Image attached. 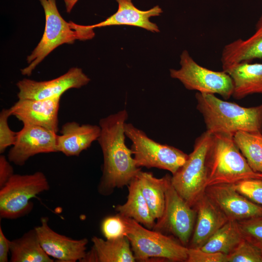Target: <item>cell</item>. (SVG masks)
<instances>
[{"label": "cell", "mask_w": 262, "mask_h": 262, "mask_svg": "<svg viewBox=\"0 0 262 262\" xmlns=\"http://www.w3.org/2000/svg\"><path fill=\"white\" fill-rule=\"evenodd\" d=\"M61 97L18 99L10 108L11 115L21 121L23 125L40 126L57 133Z\"/></svg>", "instance_id": "9a60e30c"}, {"label": "cell", "mask_w": 262, "mask_h": 262, "mask_svg": "<svg viewBox=\"0 0 262 262\" xmlns=\"http://www.w3.org/2000/svg\"><path fill=\"white\" fill-rule=\"evenodd\" d=\"M11 262H53L43 249L35 228L10 241Z\"/></svg>", "instance_id": "cb8c5ba5"}, {"label": "cell", "mask_w": 262, "mask_h": 262, "mask_svg": "<svg viewBox=\"0 0 262 262\" xmlns=\"http://www.w3.org/2000/svg\"><path fill=\"white\" fill-rule=\"evenodd\" d=\"M223 71L232 79L234 88L232 96L241 99L254 94H262V63H241Z\"/></svg>", "instance_id": "44dd1931"}, {"label": "cell", "mask_w": 262, "mask_h": 262, "mask_svg": "<svg viewBox=\"0 0 262 262\" xmlns=\"http://www.w3.org/2000/svg\"><path fill=\"white\" fill-rule=\"evenodd\" d=\"M233 136L228 133H213L206 157V187L234 184L248 179H262V174L250 167Z\"/></svg>", "instance_id": "3957f363"}, {"label": "cell", "mask_w": 262, "mask_h": 262, "mask_svg": "<svg viewBox=\"0 0 262 262\" xmlns=\"http://www.w3.org/2000/svg\"><path fill=\"white\" fill-rule=\"evenodd\" d=\"M125 133L132 142L131 150L138 167L157 168L175 174L188 155L180 149L156 142L131 123L126 122Z\"/></svg>", "instance_id": "ba28073f"}, {"label": "cell", "mask_w": 262, "mask_h": 262, "mask_svg": "<svg viewBox=\"0 0 262 262\" xmlns=\"http://www.w3.org/2000/svg\"><path fill=\"white\" fill-rule=\"evenodd\" d=\"M243 240L238 221L229 220L200 248L205 251L228 255Z\"/></svg>", "instance_id": "d4e9b609"}, {"label": "cell", "mask_w": 262, "mask_h": 262, "mask_svg": "<svg viewBox=\"0 0 262 262\" xmlns=\"http://www.w3.org/2000/svg\"><path fill=\"white\" fill-rule=\"evenodd\" d=\"M9 252H10V240L5 236L0 226V262L8 261Z\"/></svg>", "instance_id": "836d02e7"}, {"label": "cell", "mask_w": 262, "mask_h": 262, "mask_svg": "<svg viewBox=\"0 0 262 262\" xmlns=\"http://www.w3.org/2000/svg\"><path fill=\"white\" fill-rule=\"evenodd\" d=\"M121 216L136 261L149 262L154 259L186 262L188 248L178 240L148 229L132 218Z\"/></svg>", "instance_id": "5b68a950"}, {"label": "cell", "mask_w": 262, "mask_h": 262, "mask_svg": "<svg viewBox=\"0 0 262 262\" xmlns=\"http://www.w3.org/2000/svg\"><path fill=\"white\" fill-rule=\"evenodd\" d=\"M47 217L41 218L40 224L35 227L40 244L50 257L63 262L81 261L86 253V238L73 239L53 230Z\"/></svg>", "instance_id": "5bb4252c"}, {"label": "cell", "mask_w": 262, "mask_h": 262, "mask_svg": "<svg viewBox=\"0 0 262 262\" xmlns=\"http://www.w3.org/2000/svg\"><path fill=\"white\" fill-rule=\"evenodd\" d=\"M39 0L45 15V30L39 43L27 57L29 65L21 69L24 75L30 76L36 66L58 46L73 44L76 40L91 39L95 36L94 29L90 25L66 22L58 11L56 0Z\"/></svg>", "instance_id": "277c9868"}, {"label": "cell", "mask_w": 262, "mask_h": 262, "mask_svg": "<svg viewBox=\"0 0 262 262\" xmlns=\"http://www.w3.org/2000/svg\"><path fill=\"white\" fill-rule=\"evenodd\" d=\"M204 193L229 220L237 221L262 216V206L240 194L233 184H218L206 187Z\"/></svg>", "instance_id": "4fadbf2b"}, {"label": "cell", "mask_w": 262, "mask_h": 262, "mask_svg": "<svg viewBox=\"0 0 262 262\" xmlns=\"http://www.w3.org/2000/svg\"><path fill=\"white\" fill-rule=\"evenodd\" d=\"M49 187L42 172L14 174L0 188V218L14 219L29 213L33 207L31 199Z\"/></svg>", "instance_id": "8992f818"}, {"label": "cell", "mask_w": 262, "mask_h": 262, "mask_svg": "<svg viewBox=\"0 0 262 262\" xmlns=\"http://www.w3.org/2000/svg\"><path fill=\"white\" fill-rule=\"evenodd\" d=\"M233 185L240 194L253 202L262 206V179H246Z\"/></svg>", "instance_id": "f1b7e54d"}, {"label": "cell", "mask_w": 262, "mask_h": 262, "mask_svg": "<svg viewBox=\"0 0 262 262\" xmlns=\"http://www.w3.org/2000/svg\"><path fill=\"white\" fill-rule=\"evenodd\" d=\"M127 186L129 193L127 201L122 205H118L115 211L121 216L132 218L145 227L152 229L156 220L153 217L141 192L136 176Z\"/></svg>", "instance_id": "7402d4cb"}, {"label": "cell", "mask_w": 262, "mask_h": 262, "mask_svg": "<svg viewBox=\"0 0 262 262\" xmlns=\"http://www.w3.org/2000/svg\"><path fill=\"white\" fill-rule=\"evenodd\" d=\"M228 262H262V252L244 238L228 255Z\"/></svg>", "instance_id": "4316f807"}, {"label": "cell", "mask_w": 262, "mask_h": 262, "mask_svg": "<svg viewBox=\"0 0 262 262\" xmlns=\"http://www.w3.org/2000/svg\"><path fill=\"white\" fill-rule=\"evenodd\" d=\"M186 262H228V255L221 253L209 252L200 248H188Z\"/></svg>", "instance_id": "1f68e13d"}, {"label": "cell", "mask_w": 262, "mask_h": 262, "mask_svg": "<svg viewBox=\"0 0 262 262\" xmlns=\"http://www.w3.org/2000/svg\"><path fill=\"white\" fill-rule=\"evenodd\" d=\"M66 8V12L68 13H69L74 5L76 4V3L77 2V1L79 0H63Z\"/></svg>", "instance_id": "e575fe53"}, {"label": "cell", "mask_w": 262, "mask_h": 262, "mask_svg": "<svg viewBox=\"0 0 262 262\" xmlns=\"http://www.w3.org/2000/svg\"><path fill=\"white\" fill-rule=\"evenodd\" d=\"M180 65L179 69H170V75L180 81L187 89L218 94L225 100L232 96L233 81L225 71H214L199 65L186 50L180 56Z\"/></svg>", "instance_id": "9c48e42d"}, {"label": "cell", "mask_w": 262, "mask_h": 262, "mask_svg": "<svg viewBox=\"0 0 262 262\" xmlns=\"http://www.w3.org/2000/svg\"><path fill=\"white\" fill-rule=\"evenodd\" d=\"M128 117L126 109L100 119L101 132L98 141L103 157L102 174L98 191L102 195L115 188L128 185L141 170L131 149L125 143V124Z\"/></svg>", "instance_id": "6da1fadb"}, {"label": "cell", "mask_w": 262, "mask_h": 262, "mask_svg": "<svg viewBox=\"0 0 262 262\" xmlns=\"http://www.w3.org/2000/svg\"><path fill=\"white\" fill-rule=\"evenodd\" d=\"M234 141L252 169L262 174V133L238 131Z\"/></svg>", "instance_id": "484cf974"}, {"label": "cell", "mask_w": 262, "mask_h": 262, "mask_svg": "<svg viewBox=\"0 0 262 262\" xmlns=\"http://www.w3.org/2000/svg\"><path fill=\"white\" fill-rule=\"evenodd\" d=\"M11 116L10 108L3 109L0 113V153H3L9 147L13 146L16 140V132L9 127L8 119Z\"/></svg>", "instance_id": "4dcf8cb0"}, {"label": "cell", "mask_w": 262, "mask_h": 262, "mask_svg": "<svg viewBox=\"0 0 262 262\" xmlns=\"http://www.w3.org/2000/svg\"><path fill=\"white\" fill-rule=\"evenodd\" d=\"M90 79L82 69L71 68L64 74L55 79L45 81H36L24 79L18 81V99H42L62 95L68 89L80 88L88 83Z\"/></svg>", "instance_id": "7c38bea8"}, {"label": "cell", "mask_w": 262, "mask_h": 262, "mask_svg": "<svg viewBox=\"0 0 262 262\" xmlns=\"http://www.w3.org/2000/svg\"><path fill=\"white\" fill-rule=\"evenodd\" d=\"M136 177L151 214L155 220H157L164 212L165 192L171 176L167 174L162 178H157L150 172L140 170Z\"/></svg>", "instance_id": "603a6c76"}, {"label": "cell", "mask_w": 262, "mask_h": 262, "mask_svg": "<svg viewBox=\"0 0 262 262\" xmlns=\"http://www.w3.org/2000/svg\"><path fill=\"white\" fill-rule=\"evenodd\" d=\"M238 223L244 238L262 252V216Z\"/></svg>", "instance_id": "83f0119b"}, {"label": "cell", "mask_w": 262, "mask_h": 262, "mask_svg": "<svg viewBox=\"0 0 262 262\" xmlns=\"http://www.w3.org/2000/svg\"><path fill=\"white\" fill-rule=\"evenodd\" d=\"M93 246L86 252L82 262H135L130 241L127 236L105 240L93 236Z\"/></svg>", "instance_id": "ffe728a7"}, {"label": "cell", "mask_w": 262, "mask_h": 262, "mask_svg": "<svg viewBox=\"0 0 262 262\" xmlns=\"http://www.w3.org/2000/svg\"><path fill=\"white\" fill-rule=\"evenodd\" d=\"M100 132L99 125L66 122L62 126L60 134L57 136V152L66 156H78L98 140Z\"/></svg>", "instance_id": "e0dca14e"}, {"label": "cell", "mask_w": 262, "mask_h": 262, "mask_svg": "<svg viewBox=\"0 0 262 262\" xmlns=\"http://www.w3.org/2000/svg\"><path fill=\"white\" fill-rule=\"evenodd\" d=\"M5 156L0 155V188L3 187L14 174V169Z\"/></svg>", "instance_id": "d6a6232c"}, {"label": "cell", "mask_w": 262, "mask_h": 262, "mask_svg": "<svg viewBox=\"0 0 262 262\" xmlns=\"http://www.w3.org/2000/svg\"><path fill=\"white\" fill-rule=\"evenodd\" d=\"M196 109L202 115L206 131L234 135L238 131L262 133V104L245 107L224 100L214 94L197 92Z\"/></svg>", "instance_id": "7a4b0ae2"}, {"label": "cell", "mask_w": 262, "mask_h": 262, "mask_svg": "<svg viewBox=\"0 0 262 262\" xmlns=\"http://www.w3.org/2000/svg\"><path fill=\"white\" fill-rule=\"evenodd\" d=\"M118 9L113 15L98 23L90 25L92 29L114 25H128L141 27L152 32H159L157 25L149 20L152 16H159L162 12L158 6L142 11L137 8L132 0H116Z\"/></svg>", "instance_id": "ac0fdd59"}, {"label": "cell", "mask_w": 262, "mask_h": 262, "mask_svg": "<svg viewBox=\"0 0 262 262\" xmlns=\"http://www.w3.org/2000/svg\"><path fill=\"white\" fill-rule=\"evenodd\" d=\"M194 208L196 219L188 248L201 247L229 219L205 193Z\"/></svg>", "instance_id": "2e32d148"}, {"label": "cell", "mask_w": 262, "mask_h": 262, "mask_svg": "<svg viewBox=\"0 0 262 262\" xmlns=\"http://www.w3.org/2000/svg\"><path fill=\"white\" fill-rule=\"evenodd\" d=\"M101 230L106 239H114L126 236L125 222L118 213L114 216L105 217L101 223Z\"/></svg>", "instance_id": "f546056e"}, {"label": "cell", "mask_w": 262, "mask_h": 262, "mask_svg": "<svg viewBox=\"0 0 262 262\" xmlns=\"http://www.w3.org/2000/svg\"><path fill=\"white\" fill-rule=\"evenodd\" d=\"M196 216L195 208L178 193L170 180L165 192L163 213L152 229L172 235L186 246L193 234Z\"/></svg>", "instance_id": "30bf717a"}, {"label": "cell", "mask_w": 262, "mask_h": 262, "mask_svg": "<svg viewBox=\"0 0 262 262\" xmlns=\"http://www.w3.org/2000/svg\"><path fill=\"white\" fill-rule=\"evenodd\" d=\"M56 132L34 125H24L16 132L14 145L8 154L11 163L23 165L32 157L40 153L57 152Z\"/></svg>", "instance_id": "8fae6325"}, {"label": "cell", "mask_w": 262, "mask_h": 262, "mask_svg": "<svg viewBox=\"0 0 262 262\" xmlns=\"http://www.w3.org/2000/svg\"><path fill=\"white\" fill-rule=\"evenodd\" d=\"M262 58V15L256 25L254 33L246 39L239 38L226 45L222 51L223 70L241 63H250Z\"/></svg>", "instance_id": "d6986e66"}, {"label": "cell", "mask_w": 262, "mask_h": 262, "mask_svg": "<svg viewBox=\"0 0 262 262\" xmlns=\"http://www.w3.org/2000/svg\"><path fill=\"white\" fill-rule=\"evenodd\" d=\"M213 133L206 131L195 140L184 164L172 175L171 183L178 193L194 207L206 188V157Z\"/></svg>", "instance_id": "52a82bcc"}]
</instances>
